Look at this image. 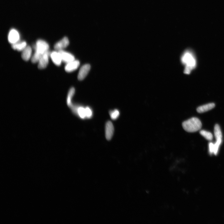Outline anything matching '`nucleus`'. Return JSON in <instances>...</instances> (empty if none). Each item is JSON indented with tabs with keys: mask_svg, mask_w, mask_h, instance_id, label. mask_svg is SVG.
I'll return each mask as SVG.
<instances>
[{
	"mask_svg": "<svg viewBox=\"0 0 224 224\" xmlns=\"http://www.w3.org/2000/svg\"><path fill=\"white\" fill-rule=\"evenodd\" d=\"M214 134L216 140L222 139V136L219 125L216 124L214 128Z\"/></svg>",
	"mask_w": 224,
	"mask_h": 224,
	"instance_id": "obj_15",
	"label": "nucleus"
},
{
	"mask_svg": "<svg viewBox=\"0 0 224 224\" xmlns=\"http://www.w3.org/2000/svg\"><path fill=\"white\" fill-rule=\"evenodd\" d=\"M91 68L90 64H86L83 65L78 72L77 78L79 80H83L88 74Z\"/></svg>",
	"mask_w": 224,
	"mask_h": 224,
	"instance_id": "obj_6",
	"label": "nucleus"
},
{
	"mask_svg": "<svg viewBox=\"0 0 224 224\" xmlns=\"http://www.w3.org/2000/svg\"><path fill=\"white\" fill-rule=\"evenodd\" d=\"M20 38V35L18 31L15 29H12L9 31L8 35L9 42L14 44L19 41Z\"/></svg>",
	"mask_w": 224,
	"mask_h": 224,
	"instance_id": "obj_5",
	"label": "nucleus"
},
{
	"mask_svg": "<svg viewBox=\"0 0 224 224\" xmlns=\"http://www.w3.org/2000/svg\"><path fill=\"white\" fill-rule=\"evenodd\" d=\"M85 112L86 117L88 118H90L91 117L92 115V112L89 107H86L85 108Z\"/></svg>",
	"mask_w": 224,
	"mask_h": 224,
	"instance_id": "obj_21",
	"label": "nucleus"
},
{
	"mask_svg": "<svg viewBox=\"0 0 224 224\" xmlns=\"http://www.w3.org/2000/svg\"><path fill=\"white\" fill-rule=\"evenodd\" d=\"M110 115L111 118L115 120L119 116V113L117 110H114L113 111H111L110 112Z\"/></svg>",
	"mask_w": 224,
	"mask_h": 224,
	"instance_id": "obj_20",
	"label": "nucleus"
},
{
	"mask_svg": "<svg viewBox=\"0 0 224 224\" xmlns=\"http://www.w3.org/2000/svg\"><path fill=\"white\" fill-rule=\"evenodd\" d=\"M78 114L80 118L82 119H84L86 117L85 108L83 107H79L77 111Z\"/></svg>",
	"mask_w": 224,
	"mask_h": 224,
	"instance_id": "obj_19",
	"label": "nucleus"
},
{
	"mask_svg": "<svg viewBox=\"0 0 224 224\" xmlns=\"http://www.w3.org/2000/svg\"><path fill=\"white\" fill-rule=\"evenodd\" d=\"M50 53L48 51L41 55L38 62V67L39 69H43L46 67L49 63Z\"/></svg>",
	"mask_w": 224,
	"mask_h": 224,
	"instance_id": "obj_4",
	"label": "nucleus"
},
{
	"mask_svg": "<svg viewBox=\"0 0 224 224\" xmlns=\"http://www.w3.org/2000/svg\"><path fill=\"white\" fill-rule=\"evenodd\" d=\"M69 44V41L68 38L65 37L55 44L54 48L57 51L62 50L67 47Z\"/></svg>",
	"mask_w": 224,
	"mask_h": 224,
	"instance_id": "obj_7",
	"label": "nucleus"
},
{
	"mask_svg": "<svg viewBox=\"0 0 224 224\" xmlns=\"http://www.w3.org/2000/svg\"><path fill=\"white\" fill-rule=\"evenodd\" d=\"M34 48L35 52L42 55L49 51V45L45 41L40 39L37 41Z\"/></svg>",
	"mask_w": 224,
	"mask_h": 224,
	"instance_id": "obj_3",
	"label": "nucleus"
},
{
	"mask_svg": "<svg viewBox=\"0 0 224 224\" xmlns=\"http://www.w3.org/2000/svg\"><path fill=\"white\" fill-rule=\"evenodd\" d=\"M215 106V104L214 103H209L198 107L197 109V111L199 113H202L212 109Z\"/></svg>",
	"mask_w": 224,
	"mask_h": 224,
	"instance_id": "obj_13",
	"label": "nucleus"
},
{
	"mask_svg": "<svg viewBox=\"0 0 224 224\" xmlns=\"http://www.w3.org/2000/svg\"><path fill=\"white\" fill-rule=\"evenodd\" d=\"M26 43L25 41H18L16 43L12 44V47L18 51H22L26 47Z\"/></svg>",
	"mask_w": 224,
	"mask_h": 224,
	"instance_id": "obj_14",
	"label": "nucleus"
},
{
	"mask_svg": "<svg viewBox=\"0 0 224 224\" xmlns=\"http://www.w3.org/2000/svg\"><path fill=\"white\" fill-rule=\"evenodd\" d=\"M58 51L60 54L62 61L66 63L75 59L74 56L69 53L63 50Z\"/></svg>",
	"mask_w": 224,
	"mask_h": 224,
	"instance_id": "obj_9",
	"label": "nucleus"
},
{
	"mask_svg": "<svg viewBox=\"0 0 224 224\" xmlns=\"http://www.w3.org/2000/svg\"><path fill=\"white\" fill-rule=\"evenodd\" d=\"M209 151L210 154H213L214 143L210 142L209 144Z\"/></svg>",
	"mask_w": 224,
	"mask_h": 224,
	"instance_id": "obj_22",
	"label": "nucleus"
},
{
	"mask_svg": "<svg viewBox=\"0 0 224 224\" xmlns=\"http://www.w3.org/2000/svg\"><path fill=\"white\" fill-rule=\"evenodd\" d=\"M184 129L189 132H194L199 130L202 124L200 120L196 117H193L182 123Z\"/></svg>",
	"mask_w": 224,
	"mask_h": 224,
	"instance_id": "obj_2",
	"label": "nucleus"
},
{
	"mask_svg": "<svg viewBox=\"0 0 224 224\" xmlns=\"http://www.w3.org/2000/svg\"><path fill=\"white\" fill-rule=\"evenodd\" d=\"M75 92V90L74 87H72L69 89L68 92L67 102L68 105L70 106H72L71 99L73 96Z\"/></svg>",
	"mask_w": 224,
	"mask_h": 224,
	"instance_id": "obj_16",
	"label": "nucleus"
},
{
	"mask_svg": "<svg viewBox=\"0 0 224 224\" xmlns=\"http://www.w3.org/2000/svg\"><path fill=\"white\" fill-rule=\"evenodd\" d=\"M80 65V62L75 59L67 63L65 67V70L67 72H71L77 69Z\"/></svg>",
	"mask_w": 224,
	"mask_h": 224,
	"instance_id": "obj_11",
	"label": "nucleus"
},
{
	"mask_svg": "<svg viewBox=\"0 0 224 224\" xmlns=\"http://www.w3.org/2000/svg\"><path fill=\"white\" fill-rule=\"evenodd\" d=\"M181 62L185 66L184 72L189 74L196 67L197 60L194 53L190 50L185 51L181 57Z\"/></svg>",
	"mask_w": 224,
	"mask_h": 224,
	"instance_id": "obj_1",
	"label": "nucleus"
},
{
	"mask_svg": "<svg viewBox=\"0 0 224 224\" xmlns=\"http://www.w3.org/2000/svg\"><path fill=\"white\" fill-rule=\"evenodd\" d=\"M50 57L55 65L59 66L61 64L62 60L58 51H53L50 52Z\"/></svg>",
	"mask_w": 224,
	"mask_h": 224,
	"instance_id": "obj_10",
	"label": "nucleus"
},
{
	"mask_svg": "<svg viewBox=\"0 0 224 224\" xmlns=\"http://www.w3.org/2000/svg\"><path fill=\"white\" fill-rule=\"evenodd\" d=\"M32 50L29 46L26 47L22 51L21 54V58L25 61L29 60L32 56Z\"/></svg>",
	"mask_w": 224,
	"mask_h": 224,
	"instance_id": "obj_12",
	"label": "nucleus"
},
{
	"mask_svg": "<svg viewBox=\"0 0 224 224\" xmlns=\"http://www.w3.org/2000/svg\"><path fill=\"white\" fill-rule=\"evenodd\" d=\"M114 132V127L110 121H107L105 124V134L107 140H109L111 139Z\"/></svg>",
	"mask_w": 224,
	"mask_h": 224,
	"instance_id": "obj_8",
	"label": "nucleus"
},
{
	"mask_svg": "<svg viewBox=\"0 0 224 224\" xmlns=\"http://www.w3.org/2000/svg\"><path fill=\"white\" fill-rule=\"evenodd\" d=\"M200 134L206 139L211 141L213 139V135L210 132L204 130H201L200 131Z\"/></svg>",
	"mask_w": 224,
	"mask_h": 224,
	"instance_id": "obj_17",
	"label": "nucleus"
},
{
	"mask_svg": "<svg viewBox=\"0 0 224 224\" xmlns=\"http://www.w3.org/2000/svg\"><path fill=\"white\" fill-rule=\"evenodd\" d=\"M42 55L39 53L35 52L31 58V62L33 63L38 62Z\"/></svg>",
	"mask_w": 224,
	"mask_h": 224,
	"instance_id": "obj_18",
	"label": "nucleus"
}]
</instances>
